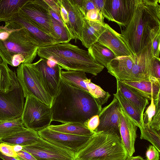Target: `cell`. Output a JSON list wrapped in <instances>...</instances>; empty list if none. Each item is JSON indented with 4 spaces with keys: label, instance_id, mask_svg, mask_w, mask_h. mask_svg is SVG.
I'll return each mask as SVG.
<instances>
[{
    "label": "cell",
    "instance_id": "1",
    "mask_svg": "<svg viewBox=\"0 0 160 160\" xmlns=\"http://www.w3.org/2000/svg\"><path fill=\"white\" fill-rule=\"evenodd\" d=\"M102 108L88 92L61 78L51 106L52 121L63 124L74 122L84 124L92 116L98 115Z\"/></svg>",
    "mask_w": 160,
    "mask_h": 160
},
{
    "label": "cell",
    "instance_id": "2",
    "mask_svg": "<svg viewBox=\"0 0 160 160\" xmlns=\"http://www.w3.org/2000/svg\"><path fill=\"white\" fill-rule=\"evenodd\" d=\"M160 0H138L129 23L120 34L132 54L139 55L160 32Z\"/></svg>",
    "mask_w": 160,
    "mask_h": 160
},
{
    "label": "cell",
    "instance_id": "3",
    "mask_svg": "<svg viewBox=\"0 0 160 160\" xmlns=\"http://www.w3.org/2000/svg\"><path fill=\"white\" fill-rule=\"evenodd\" d=\"M38 42L25 28L8 21L0 26V57L3 62L16 67L31 63L37 55Z\"/></svg>",
    "mask_w": 160,
    "mask_h": 160
},
{
    "label": "cell",
    "instance_id": "4",
    "mask_svg": "<svg viewBox=\"0 0 160 160\" xmlns=\"http://www.w3.org/2000/svg\"><path fill=\"white\" fill-rule=\"evenodd\" d=\"M40 58L52 59L62 69L82 71L97 76L105 67L95 61L88 52L69 43L38 47Z\"/></svg>",
    "mask_w": 160,
    "mask_h": 160
},
{
    "label": "cell",
    "instance_id": "5",
    "mask_svg": "<svg viewBox=\"0 0 160 160\" xmlns=\"http://www.w3.org/2000/svg\"><path fill=\"white\" fill-rule=\"evenodd\" d=\"M128 157L120 138L104 132H95L75 155V160H125Z\"/></svg>",
    "mask_w": 160,
    "mask_h": 160
},
{
    "label": "cell",
    "instance_id": "6",
    "mask_svg": "<svg viewBox=\"0 0 160 160\" xmlns=\"http://www.w3.org/2000/svg\"><path fill=\"white\" fill-rule=\"evenodd\" d=\"M25 98L21 116L25 128L38 132L48 127L52 121L51 107L33 97Z\"/></svg>",
    "mask_w": 160,
    "mask_h": 160
},
{
    "label": "cell",
    "instance_id": "7",
    "mask_svg": "<svg viewBox=\"0 0 160 160\" xmlns=\"http://www.w3.org/2000/svg\"><path fill=\"white\" fill-rule=\"evenodd\" d=\"M16 72L25 98L33 97L51 107L53 99L44 89L33 63L21 64Z\"/></svg>",
    "mask_w": 160,
    "mask_h": 160
},
{
    "label": "cell",
    "instance_id": "8",
    "mask_svg": "<svg viewBox=\"0 0 160 160\" xmlns=\"http://www.w3.org/2000/svg\"><path fill=\"white\" fill-rule=\"evenodd\" d=\"M138 0H105L102 16L120 27H126L131 21Z\"/></svg>",
    "mask_w": 160,
    "mask_h": 160
},
{
    "label": "cell",
    "instance_id": "9",
    "mask_svg": "<svg viewBox=\"0 0 160 160\" xmlns=\"http://www.w3.org/2000/svg\"><path fill=\"white\" fill-rule=\"evenodd\" d=\"M25 98L19 83L7 92H0V120L9 121L20 118Z\"/></svg>",
    "mask_w": 160,
    "mask_h": 160
},
{
    "label": "cell",
    "instance_id": "10",
    "mask_svg": "<svg viewBox=\"0 0 160 160\" xmlns=\"http://www.w3.org/2000/svg\"><path fill=\"white\" fill-rule=\"evenodd\" d=\"M22 150L37 160H75L74 153L57 146L40 137L36 142L23 146Z\"/></svg>",
    "mask_w": 160,
    "mask_h": 160
},
{
    "label": "cell",
    "instance_id": "11",
    "mask_svg": "<svg viewBox=\"0 0 160 160\" xmlns=\"http://www.w3.org/2000/svg\"><path fill=\"white\" fill-rule=\"evenodd\" d=\"M49 8L44 0H30L22 8L19 14L30 20L52 36L51 16Z\"/></svg>",
    "mask_w": 160,
    "mask_h": 160
},
{
    "label": "cell",
    "instance_id": "12",
    "mask_svg": "<svg viewBox=\"0 0 160 160\" xmlns=\"http://www.w3.org/2000/svg\"><path fill=\"white\" fill-rule=\"evenodd\" d=\"M45 140L75 154L82 149L91 137L72 135L58 132L46 128L38 132Z\"/></svg>",
    "mask_w": 160,
    "mask_h": 160
},
{
    "label": "cell",
    "instance_id": "13",
    "mask_svg": "<svg viewBox=\"0 0 160 160\" xmlns=\"http://www.w3.org/2000/svg\"><path fill=\"white\" fill-rule=\"evenodd\" d=\"M120 108L118 101L114 97L112 101L102 108L98 114L99 123L95 132H108L115 134L120 138Z\"/></svg>",
    "mask_w": 160,
    "mask_h": 160
},
{
    "label": "cell",
    "instance_id": "14",
    "mask_svg": "<svg viewBox=\"0 0 160 160\" xmlns=\"http://www.w3.org/2000/svg\"><path fill=\"white\" fill-rule=\"evenodd\" d=\"M33 64L44 89L53 99L57 94L61 79V68L57 64L50 67L47 64L46 59L42 58Z\"/></svg>",
    "mask_w": 160,
    "mask_h": 160
},
{
    "label": "cell",
    "instance_id": "15",
    "mask_svg": "<svg viewBox=\"0 0 160 160\" xmlns=\"http://www.w3.org/2000/svg\"><path fill=\"white\" fill-rule=\"evenodd\" d=\"M111 50L116 57L133 55L120 34L104 23L97 42Z\"/></svg>",
    "mask_w": 160,
    "mask_h": 160
},
{
    "label": "cell",
    "instance_id": "16",
    "mask_svg": "<svg viewBox=\"0 0 160 160\" xmlns=\"http://www.w3.org/2000/svg\"><path fill=\"white\" fill-rule=\"evenodd\" d=\"M68 13V28L75 41L81 40L85 16L78 5L72 0H61Z\"/></svg>",
    "mask_w": 160,
    "mask_h": 160
},
{
    "label": "cell",
    "instance_id": "17",
    "mask_svg": "<svg viewBox=\"0 0 160 160\" xmlns=\"http://www.w3.org/2000/svg\"><path fill=\"white\" fill-rule=\"evenodd\" d=\"M120 112L119 132L121 141L128 156H131L135 152L134 144L138 127L121 107Z\"/></svg>",
    "mask_w": 160,
    "mask_h": 160
},
{
    "label": "cell",
    "instance_id": "18",
    "mask_svg": "<svg viewBox=\"0 0 160 160\" xmlns=\"http://www.w3.org/2000/svg\"><path fill=\"white\" fill-rule=\"evenodd\" d=\"M152 56L151 45L136 57L130 74L125 81L148 80L153 77L150 62V59Z\"/></svg>",
    "mask_w": 160,
    "mask_h": 160
},
{
    "label": "cell",
    "instance_id": "19",
    "mask_svg": "<svg viewBox=\"0 0 160 160\" xmlns=\"http://www.w3.org/2000/svg\"><path fill=\"white\" fill-rule=\"evenodd\" d=\"M9 21L27 29L38 42V47L59 43L51 36L30 20L19 14L14 15Z\"/></svg>",
    "mask_w": 160,
    "mask_h": 160
},
{
    "label": "cell",
    "instance_id": "20",
    "mask_svg": "<svg viewBox=\"0 0 160 160\" xmlns=\"http://www.w3.org/2000/svg\"><path fill=\"white\" fill-rule=\"evenodd\" d=\"M120 81L148 100H151L152 98L155 104L160 102V80L153 77L148 80Z\"/></svg>",
    "mask_w": 160,
    "mask_h": 160
},
{
    "label": "cell",
    "instance_id": "21",
    "mask_svg": "<svg viewBox=\"0 0 160 160\" xmlns=\"http://www.w3.org/2000/svg\"><path fill=\"white\" fill-rule=\"evenodd\" d=\"M136 58L133 55L116 57L107 64L108 72L116 80L127 81Z\"/></svg>",
    "mask_w": 160,
    "mask_h": 160
},
{
    "label": "cell",
    "instance_id": "22",
    "mask_svg": "<svg viewBox=\"0 0 160 160\" xmlns=\"http://www.w3.org/2000/svg\"><path fill=\"white\" fill-rule=\"evenodd\" d=\"M117 89L132 105L143 118L147 106L149 104L148 99L142 96L132 88L117 80Z\"/></svg>",
    "mask_w": 160,
    "mask_h": 160
},
{
    "label": "cell",
    "instance_id": "23",
    "mask_svg": "<svg viewBox=\"0 0 160 160\" xmlns=\"http://www.w3.org/2000/svg\"><path fill=\"white\" fill-rule=\"evenodd\" d=\"M104 23L90 21L84 18L81 40L83 46L88 48L97 42Z\"/></svg>",
    "mask_w": 160,
    "mask_h": 160
},
{
    "label": "cell",
    "instance_id": "24",
    "mask_svg": "<svg viewBox=\"0 0 160 160\" xmlns=\"http://www.w3.org/2000/svg\"><path fill=\"white\" fill-rule=\"evenodd\" d=\"M39 138L37 132L26 128L23 131L1 139L0 142L12 145H18L24 146L35 143Z\"/></svg>",
    "mask_w": 160,
    "mask_h": 160
},
{
    "label": "cell",
    "instance_id": "25",
    "mask_svg": "<svg viewBox=\"0 0 160 160\" xmlns=\"http://www.w3.org/2000/svg\"><path fill=\"white\" fill-rule=\"evenodd\" d=\"M30 0H0V22L8 21L19 14L23 6Z\"/></svg>",
    "mask_w": 160,
    "mask_h": 160
},
{
    "label": "cell",
    "instance_id": "26",
    "mask_svg": "<svg viewBox=\"0 0 160 160\" xmlns=\"http://www.w3.org/2000/svg\"><path fill=\"white\" fill-rule=\"evenodd\" d=\"M48 128L58 132L90 137L95 132L89 130L84 124L78 122H68L59 125H50Z\"/></svg>",
    "mask_w": 160,
    "mask_h": 160
},
{
    "label": "cell",
    "instance_id": "27",
    "mask_svg": "<svg viewBox=\"0 0 160 160\" xmlns=\"http://www.w3.org/2000/svg\"><path fill=\"white\" fill-rule=\"evenodd\" d=\"M19 83L15 73L9 68L8 64L3 62L0 63V92H7Z\"/></svg>",
    "mask_w": 160,
    "mask_h": 160
},
{
    "label": "cell",
    "instance_id": "28",
    "mask_svg": "<svg viewBox=\"0 0 160 160\" xmlns=\"http://www.w3.org/2000/svg\"><path fill=\"white\" fill-rule=\"evenodd\" d=\"M88 51L95 61L106 68L107 64L116 57L111 50L98 42L88 48Z\"/></svg>",
    "mask_w": 160,
    "mask_h": 160
},
{
    "label": "cell",
    "instance_id": "29",
    "mask_svg": "<svg viewBox=\"0 0 160 160\" xmlns=\"http://www.w3.org/2000/svg\"><path fill=\"white\" fill-rule=\"evenodd\" d=\"M113 96L117 99L121 108L137 126L138 128L140 127L143 123V117L140 114L118 90H117Z\"/></svg>",
    "mask_w": 160,
    "mask_h": 160
},
{
    "label": "cell",
    "instance_id": "30",
    "mask_svg": "<svg viewBox=\"0 0 160 160\" xmlns=\"http://www.w3.org/2000/svg\"><path fill=\"white\" fill-rule=\"evenodd\" d=\"M26 129L23 123L21 117L11 120H0V140Z\"/></svg>",
    "mask_w": 160,
    "mask_h": 160
},
{
    "label": "cell",
    "instance_id": "31",
    "mask_svg": "<svg viewBox=\"0 0 160 160\" xmlns=\"http://www.w3.org/2000/svg\"><path fill=\"white\" fill-rule=\"evenodd\" d=\"M52 36L59 43H68L72 37L66 27L51 17Z\"/></svg>",
    "mask_w": 160,
    "mask_h": 160
},
{
    "label": "cell",
    "instance_id": "32",
    "mask_svg": "<svg viewBox=\"0 0 160 160\" xmlns=\"http://www.w3.org/2000/svg\"><path fill=\"white\" fill-rule=\"evenodd\" d=\"M139 128L141 132L140 139L149 142L160 152V132L143 122Z\"/></svg>",
    "mask_w": 160,
    "mask_h": 160
},
{
    "label": "cell",
    "instance_id": "33",
    "mask_svg": "<svg viewBox=\"0 0 160 160\" xmlns=\"http://www.w3.org/2000/svg\"><path fill=\"white\" fill-rule=\"evenodd\" d=\"M88 92L91 95L101 106L107 102L111 97L108 92L104 91L100 86L91 81L89 79L88 82Z\"/></svg>",
    "mask_w": 160,
    "mask_h": 160
},
{
    "label": "cell",
    "instance_id": "34",
    "mask_svg": "<svg viewBox=\"0 0 160 160\" xmlns=\"http://www.w3.org/2000/svg\"><path fill=\"white\" fill-rule=\"evenodd\" d=\"M149 106L148 107L143 114V122L149 124L154 117L156 111V106L154 103L153 98L151 100Z\"/></svg>",
    "mask_w": 160,
    "mask_h": 160
},
{
    "label": "cell",
    "instance_id": "35",
    "mask_svg": "<svg viewBox=\"0 0 160 160\" xmlns=\"http://www.w3.org/2000/svg\"><path fill=\"white\" fill-rule=\"evenodd\" d=\"M85 18L92 22H97L104 23L103 18L100 11L97 9L90 10L87 12Z\"/></svg>",
    "mask_w": 160,
    "mask_h": 160
},
{
    "label": "cell",
    "instance_id": "36",
    "mask_svg": "<svg viewBox=\"0 0 160 160\" xmlns=\"http://www.w3.org/2000/svg\"><path fill=\"white\" fill-rule=\"evenodd\" d=\"M160 45V32L158 33L151 40V53L153 56L159 58Z\"/></svg>",
    "mask_w": 160,
    "mask_h": 160
},
{
    "label": "cell",
    "instance_id": "37",
    "mask_svg": "<svg viewBox=\"0 0 160 160\" xmlns=\"http://www.w3.org/2000/svg\"><path fill=\"white\" fill-rule=\"evenodd\" d=\"M152 77L160 80V58L152 56L150 59Z\"/></svg>",
    "mask_w": 160,
    "mask_h": 160
},
{
    "label": "cell",
    "instance_id": "38",
    "mask_svg": "<svg viewBox=\"0 0 160 160\" xmlns=\"http://www.w3.org/2000/svg\"><path fill=\"white\" fill-rule=\"evenodd\" d=\"M0 152L8 157L16 158L17 156V153L13 150V145L5 143H0Z\"/></svg>",
    "mask_w": 160,
    "mask_h": 160
},
{
    "label": "cell",
    "instance_id": "39",
    "mask_svg": "<svg viewBox=\"0 0 160 160\" xmlns=\"http://www.w3.org/2000/svg\"><path fill=\"white\" fill-rule=\"evenodd\" d=\"M155 114L149 125L157 131H160V102L156 105Z\"/></svg>",
    "mask_w": 160,
    "mask_h": 160
},
{
    "label": "cell",
    "instance_id": "40",
    "mask_svg": "<svg viewBox=\"0 0 160 160\" xmlns=\"http://www.w3.org/2000/svg\"><path fill=\"white\" fill-rule=\"evenodd\" d=\"M160 152L153 145H149L146 151V160H159Z\"/></svg>",
    "mask_w": 160,
    "mask_h": 160
},
{
    "label": "cell",
    "instance_id": "41",
    "mask_svg": "<svg viewBox=\"0 0 160 160\" xmlns=\"http://www.w3.org/2000/svg\"><path fill=\"white\" fill-rule=\"evenodd\" d=\"M99 119L98 115H94L89 119L84 124L90 130L95 132L99 126Z\"/></svg>",
    "mask_w": 160,
    "mask_h": 160
},
{
    "label": "cell",
    "instance_id": "42",
    "mask_svg": "<svg viewBox=\"0 0 160 160\" xmlns=\"http://www.w3.org/2000/svg\"><path fill=\"white\" fill-rule=\"evenodd\" d=\"M93 9L98 10L93 0H83L81 10L85 17L88 12Z\"/></svg>",
    "mask_w": 160,
    "mask_h": 160
},
{
    "label": "cell",
    "instance_id": "43",
    "mask_svg": "<svg viewBox=\"0 0 160 160\" xmlns=\"http://www.w3.org/2000/svg\"><path fill=\"white\" fill-rule=\"evenodd\" d=\"M44 1L50 8L60 16V4L59 0H44Z\"/></svg>",
    "mask_w": 160,
    "mask_h": 160
},
{
    "label": "cell",
    "instance_id": "44",
    "mask_svg": "<svg viewBox=\"0 0 160 160\" xmlns=\"http://www.w3.org/2000/svg\"><path fill=\"white\" fill-rule=\"evenodd\" d=\"M17 153V157L20 160H37L30 153L23 150Z\"/></svg>",
    "mask_w": 160,
    "mask_h": 160
},
{
    "label": "cell",
    "instance_id": "45",
    "mask_svg": "<svg viewBox=\"0 0 160 160\" xmlns=\"http://www.w3.org/2000/svg\"><path fill=\"white\" fill-rule=\"evenodd\" d=\"M59 1L60 4V16L64 23L67 27V25L68 22V13L66 9L62 3L61 0Z\"/></svg>",
    "mask_w": 160,
    "mask_h": 160
},
{
    "label": "cell",
    "instance_id": "46",
    "mask_svg": "<svg viewBox=\"0 0 160 160\" xmlns=\"http://www.w3.org/2000/svg\"><path fill=\"white\" fill-rule=\"evenodd\" d=\"M48 10L49 11V12L51 16L55 20L58 21L61 24L66 27L67 28V26L64 23L60 16L57 13H56V12H55L54 11L52 10L51 8H49H49Z\"/></svg>",
    "mask_w": 160,
    "mask_h": 160
},
{
    "label": "cell",
    "instance_id": "47",
    "mask_svg": "<svg viewBox=\"0 0 160 160\" xmlns=\"http://www.w3.org/2000/svg\"><path fill=\"white\" fill-rule=\"evenodd\" d=\"M98 10L102 14L105 0H93Z\"/></svg>",
    "mask_w": 160,
    "mask_h": 160
},
{
    "label": "cell",
    "instance_id": "48",
    "mask_svg": "<svg viewBox=\"0 0 160 160\" xmlns=\"http://www.w3.org/2000/svg\"><path fill=\"white\" fill-rule=\"evenodd\" d=\"M0 158L3 160H20L17 157L16 158L6 156L0 152Z\"/></svg>",
    "mask_w": 160,
    "mask_h": 160
},
{
    "label": "cell",
    "instance_id": "49",
    "mask_svg": "<svg viewBox=\"0 0 160 160\" xmlns=\"http://www.w3.org/2000/svg\"><path fill=\"white\" fill-rule=\"evenodd\" d=\"M125 160H146L142 157L138 156H128Z\"/></svg>",
    "mask_w": 160,
    "mask_h": 160
},
{
    "label": "cell",
    "instance_id": "50",
    "mask_svg": "<svg viewBox=\"0 0 160 160\" xmlns=\"http://www.w3.org/2000/svg\"><path fill=\"white\" fill-rule=\"evenodd\" d=\"M23 147V146L20 145H13V150L16 153L22 150Z\"/></svg>",
    "mask_w": 160,
    "mask_h": 160
},
{
    "label": "cell",
    "instance_id": "51",
    "mask_svg": "<svg viewBox=\"0 0 160 160\" xmlns=\"http://www.w3.org/2000/svg\"><path fill=\"white\" fill-rule=\"evenodd\" d=\"M3 62V61L0 57V63H2Z\"/></svg>",
    "mask_w": 160,
    "mask_h": 160
}]
</instances>
